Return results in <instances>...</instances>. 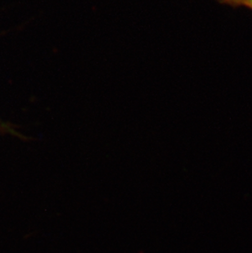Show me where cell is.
Segmentation results:
<instances>
[{"mask_svg": "<svg viewBox=\"0 0 252 253\" xmlns=\"http://www.w3.org/2000/svg\"><path fill=\"white\" fill-rule=\"evenodd\" d=\"M221 4L232 7H246L252 11V0H217Z\"/></svg>", "mask_w": 252, "mask_h": 253, "instance_id": "cell-1", "label": "cell"}]
</instances>
